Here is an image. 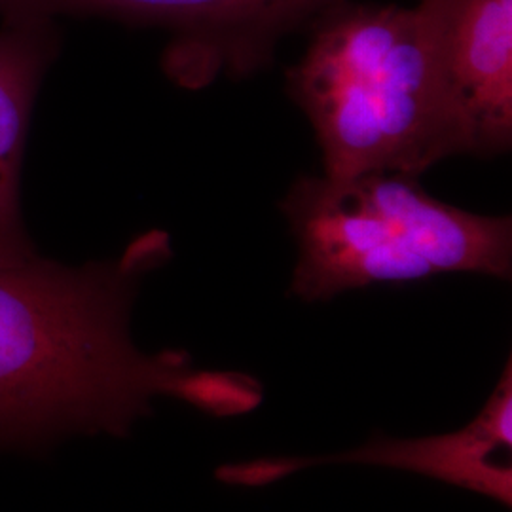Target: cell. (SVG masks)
<instances>
[{"instance_id":"cell-1","label":"cell","mask_w":512,"mask_h":512,"mask_svg":"<svg viewBox=\"0 0 512 512\" xmlns=\"http://www.w3.org/2000/svg\"><path fill=\"white\" fill-rule=\"evenodd\" d=\"M169 256V236L154 230L112 260L71 266L38 255L0 268V450L74 433L126 437L156 397L213 416L262 403L247 374L196 370L184 351L150 355L131 340L139 285Z\"/></svg>"},{"instance_id":"cell-2","label":"cell","mask_w":512,"mask_h":512,"mask_svg":"<svg viewBox=\"0 0 512 512\" xmlns=\"http://www.w3.org/2000/svg\"><path fill=\"white\" fill-rule=\"evenodd\" d=\"M285 84L306 114L323 175L420 177L465 154L420 8L336 0L311 19Z\"/></svg>"},{"instance_id":"cell-3","label":"cell","mask_w":512,"mask_h":512,"mask_svg":"<svg viewBox=\"0 0 512 512\" xmlns=\"http://www.w3.org/2000/svg\"><path fill=\"white\" fill-rule=\"evenodd\" d=\"M281 211L298 245L291 293L306 302L440 274L511 279V217L440 202L412 175L302 177Z\"/></svg>"},{"instance_id":"cell-4","label":"cell","mask_w":512,"mask_h":512,"mask_svg":"<svg viewBox=\"0 0 512 512\" xmlns=\"http://www.w3.org/2000/svg\"><path fill=\"white\" fill-rule=\"evenodd\" d=\"M71 12L152 25L171 33L165 71L186 88L266 67L277 44L336 0H33Z\"/></svg>"},{"instance_id":"cell-5","label":"cell","mask_w":512,"mask_h":512,"mask_svg":"<svg viewBox=\"0 0 512 512\" xmlns=\"http://www.w3.org/2000/svg\"><path fill=\"white\" fill-rule=\"evenodd\" d=\"M512 363L480 414L467 427L437 437L374 439L363 448L329 458H266L224 465L217 478L232 486H266L298 469L327 463H363L431 476L492 497L505 507L512 501Z\"/></svg>"},{"instance_id":"cell-6","label":"cell","mask_w":512,"mask_h":512,"mask_svg":"<svg viewBox=\"0 0 512 512\" xmlns=\"http://www.w3.org/2000/svg\"><path fill=\"white\" fill-rule=\"evenodd\" d=\"M465 154L512 145V0H420Z\"/></svg>"},{"instance_id":"cell-7","label":"cell","mask_w":512,"mask_h":512,"mask_svg":"<svg viewBox=\"0 0 512 512\" xmlns=\"http://www.w3.org/2000/svg\"><path fill=\"white\" fill-rule=\"evenodd\" d=\"M50 16L33 4L0 14V268L38 256L21 213V169L35 99L57 52Z\"/></svg>"},{"instance_id":"cell-8","label":"cell","mask_w":512,"mask_h":512,"mask_svg":"<svg viewBox=\"0 0 512 512\" xmlns=\"http://www.w3.org/2000/svg\"><path fill=\"white\" fill-rule=\"evenodd\" d=\"M27 4L37 6V4L31 2V0H0V14H2V12H8V10H12V8H18V6H27Z\"/></svg>"}]
</instances>
